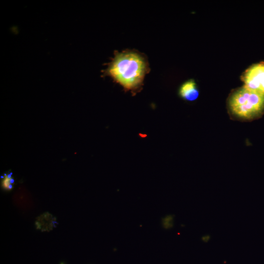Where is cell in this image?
<instances>
[{"mask_svg":"<svg viewBox=\"0 0 264 264\" xmlns=\"http://www.w3.org/2000/svg\"><path fill=\"white\" fill-rule=\"evenodd\" d=\"M148 65L145 58L132 51L117 52L105 71V75L111 77L128 90L135 91L141 88Z\"/></svg>","mask_w":264,"mask_h":264,"instance_id":"obj_1","label":"cell"},{"mask_svg":"<svg viewBox=\"0 0 264 264\" xmlns=\"http://www.w3.org/2000/svg\"><path fill=\"white\" fill-rule=\"evenodd\" d=\"M229 105L231 112L236 116L252 119L260 115L264 110V94L243 87L231 95Z\"/></svg>","mask_w":264,"mask_h":264,"instance_id":"obj_2","label":"cell"},{"mask_svg":"<svg viewBox=\"0 0 264 264\" xmlns=\"http://www.w3.org/2000/svg\"><path fill=\"white\" fill-rule=\"evenodd\" d=\"M244 87L264 94V64L253 65L242 76Z\"/></svg>","mask_w":264,"mask_h":264,"instance_id":"obj_3","label":"cell"},{"mask_svg":"<svg viewBox=\"0 0 264 264\" xmlns=\"http://www.w3.org/2000/svg\"><path fill=\"white\" fill-rule=\"evenodd\" d=\"M56 218L48 212H45L39 216L35 221V226L41 231H49L57 226Z\"/></svg>","mask_w":264,"mask_h":264,"instance_id":"obj_4","label":"cell"},{"mask_svg":"<svg viewBox=\"0 0 264 264\" xmlns=\"http://www.w3.org/2000/svg\"><path fill=\"white\" fill-rule=\"evenodd\" d=\"M179 94L186 100H195L198 97L199 92L194 81L191 80L184 83L180 88Z\"/></svg>","mask_w":264,"mask_h":264,"instance_id":"obj_5","label":"cell"},{"mask_svg":"<svg viewBox=\"0 0 264 264\" xmlns=\"http://www.w3.org/2000/svg\"><path fill=\"white\" fill-rule=\"evenodd\" d=\"M14 183V179L11 173H6L1 176V187L3 190L10 191L13 187Z\"/></svg>","mask_w":264,"mask_h":264,"instance_id":"obj_6","label":"cell"},{"mask_svg":"<svg viewBox=\"0 0 264 264\" xmlns=\"http://www.w3.org/2000/svg\"><path fill=\"white\" fill-rule=\"evenodd\" d=\"M174 215H168L162 219V224L163 228L168 229L173 226L174 220Z\"/></svg>","mask_w":264,"mask_h":264,"instance_id":"obj_7","label":"cell"},{"mask_svg":"<svg viewBox=\"0 0 264 264\" xmlns=\"http://www.w3.org/2000/svg\"><path fill=\"white\" fill-rule=\"evenodd\" d=\"M210 239V235H205L202 237L201 240L203 242H207L209 241Z\"/></svg>","mask_w":264,"mask_h":264,"instance_id":"obj_8","label":"cell"}]
</instances>
